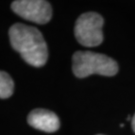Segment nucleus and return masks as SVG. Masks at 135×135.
<instances>
[{
	"instance_id": "1",
	"label": "nucleus",
	"mask_w": 135,
	"mask_h": 135,
	"mask_svg": "<svg viewBox=\"0 0 135 135\" xmlns=\"http://www.w3.org/2000/svg\"><path fill=\"white\" fill-rule=\"evenodd\" d=\"M9 39L12 48L28 64L41 67L47 62V45L42 33L37 28L16 23L10 27Z\"/></svg>"
},
{
	"instance_id": "2",
	"label": "nucleus",
	"mask_w": 135,
	"mask_h": 135,
	"mask_svg": "<svg viewBox=\"0 0 135 135\" xmlns=\"http://www.w3.org/2000/svg\"><path fill=\"white\" fill-rule=\"evenodd\" d=\"M72 71L78 78H85L91 74L113 76L118 72V64L104 54L76 51L72 56Z\"/></svg>"
},
{
	"instance_id": "3",
	"label": "nucleus",
	"mask_w": 135,
	"mask_h": 135,
	"mask_svg": "<svg viewBox=\"0 0 135 135\" xmlns=\"http://www.w3.org/2000/svg\"><path fill=\"white\" fill-rule=\"evenodd\" d=\"M103 24L104 20L98 13L86 12L80 15L75 23V38L83 46H98L103 41Z\"/></svg>"
},
{
	"instance_id": "4",
	"label": "nucleus",
	"mask_w": 135,
	"mask_h": 135,
	"mask_svg": "<svg viewBox=\"0 0 135 135\" xmlns=\"http://www.w3.org/2000/svg\"><path fill=\"white\" fill-rule=\"evenodd\" d=\"M11 8L20 17L38 24L47 23L52 17L51 5L43 0H16Z\"/></svg>"
},
{
	"instance_id": "5",
	"label": "nucleus",
	"mask_w": 135,
	"mask_h": 135,
	"mask_svg": "<svg viewBox=\"0 0 135 135\" xmlns=\"http://www.w3.org/2000/svg\"><path fill=\"white\" fill-rule=\"evenodd\" d=\"M27 121L30 126L44 132H55L60 127L58 116L52 111L37 108L29 113Z\"/></svg>"
},
{
	"instance_id": "6",
	"label": "nucleus",
	"mask_w": 135,
	"mask_h": 135,
	"mask_svg": "<svg viewBox=\"0 0 135 135\" xmlns=\"http://www.w3.org/2000/svg\"><path fill=\"white\" fill-rule=\"evenodd\" d=\"M14 82L8 73L0 71V98H9L13 94Z\"/></svg>"
},
{
	"instance_id": "7",
	"label": "nucleus",
	"mask_w": 135,
	"mask_h": 135,
	"mask_svg": "<svg viewBox=\"0 0 135 135\" xmlns=\"http://www.w3.org/2000/svg\"><path fill=\"white\" fill-rule=\"evenodd\" d=\"M131 126H132L133 131L135 132V114H134V116L132 117V119H131Z\"/></svg>"
},
{
	"instance_id": "8",
	"label": "nucleus",
	"mask_w": 135,
	"mask_h": 135,
	"mask_svg": "<svg viewBox=\"0 0 135 135\" xmlns=\"http://www.w3.org/2000/svg\"><path fill=\"white\" fill-rule=\"evenodd\" d=\"M99 135H101V134H99Z\"/></svg>"
}]
</instances>
